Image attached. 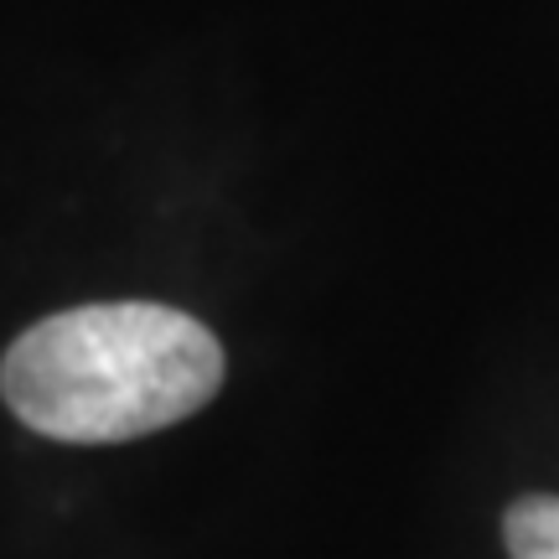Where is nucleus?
I'll list each match as a JSON object with an SVG mask.
<instances>
[{"label":"nucleus","instance_id":"obj_1","mask_svg":"<svg viewBox=\"0 0 559 559\" xmlns=\"http://www.w3.org/2000/svg\"><path fill=\"white\" fill-rule=\"evenodd\" d=\"M223 389L218 337L177 306L104 300L26 326L0 362V394L26 430L109 445L198 415Z\"/></svg>","mask_w":559,"mask_h":559},{"label":"nucleus","instance_id":"obj_2","mask_svg":"<svg viewBox=\"0 0 559 559\" xmlns=\"http://www.w3.org/2000/svg\"><path fill=\"white\" fill-rule=\"evenodd\" d=\"M502 544L513 559H559V498H519L502 519Z\"/></svg>","mask_w":559,"mask_h":559}]
</instances>
